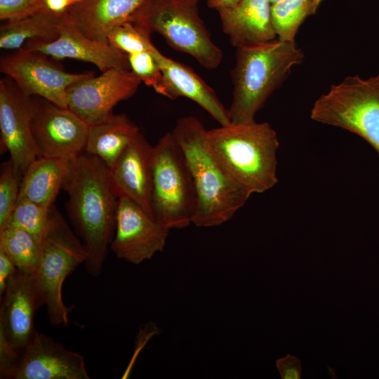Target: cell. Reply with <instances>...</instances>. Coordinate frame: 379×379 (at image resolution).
I'll use <instances>...</instances> for the list:
<instances>
[{
  "mask_svg": "<svg viewBox=\"0 0 379 379\" xmlns=\"http://www.w3.org/2000/svg\"><path fill=\"white\" fill-rule=\"evenodd\" d=\"M206 129L196 117L180 118L172 134L190 171L197 204L193 222L209 227L230 220L251 197L223 171L208 151Z\"/></svg>",
  "mask_w": 379,
  "mask_h": 379,
  "instance_id": "3957f363",
  "label": "cell"
},
{
  "mask_svg": "<svg viewBox=\"0 0 379 379\" xmlns=\"http://www.w3.org/2000/svg\"><path fill=\"white\" fill-rule=\"evenodd\" d=\"M51 208L29 200L20 199L5 227L21 228L42 241L48 226Z\"/></svg>",
  "mask_w": 379,
  "mask_h": 379,
  "instance_id": "484cf974",
  "label": "cell"
},
{
  "mask_svg": "<svg viewBox=\"0 0 379 379\" xmlns=\"http://www.w3.org/2000/svg\"><path fill=\"white\" fill-rule=\"evenodd\" d=\"M71 159L43 156L36 158L21 179L18 200L27 199L52 206L63 187Z\"/></svg>",
  "mask_w": 379,
  "mask_h": 379,
  "instance_id": "7402d4cb",
  "label": "cell"
},
{
  "mask_svg": "<svg viewBox=\"0 0 379 379\" xmlns=\"http://www.w3.org/2000/svg\"><path fill=\"white\" fill-rule=\"evenodd\" d=\"M48 57L21 48L1 58L0 70L25 95L38 96L58 106L67 107V88L94 73L67 72Z\"/></svg>",
  "mask_w": 379,
  "mask_h": 379,
  "instance_id": "9c48e42d",
  "label": "cell"
},
{
  "mask_svg": "<svg viewBox=\"0 0 379 379\" xmlns=\"http://www.w3.org/2000/svg\"><path fill=\"white\" fill-rule=\"evenodd\" d=\"M270 0H239L218 10L222 29L237 48L277 39Z\"/></svg>",
  "mask_w": 379,
  "mask_h": 379,
  "instance_id": "d6986e66",
  "label": "cell"
},
{
  "mask_svg": "<svg viewBox=\"0 0 379 379\" xmlns=\"http://www.w3.org/2000/svg\"><path fill=\"white\" fill-rule=\"evenodd\" d=\"M128 60L131 70L141 82L166 97L163 72L150 50L128 55Z\"/></svg>",
  "mask_w": 379,
  "mask_h": 379,
  "instance_id": "83f0119b",
  "label": "cell"
},
{
  "mask_svg": "<svg viewBox=\"0 0 379 379\" xmlns=\"http://www.w3.org/2000/svg\"><path fill=\"white\" fill-rule=\"evenodd\" d=\"M197 0H148L132 22L150 34L157 32L174 49L193 57L208 69L217 68L223 54L199 15Z\"/></svg>",
  "mask_w": 379,
  "mask_h": 379,
  "instance_id": "5b68a950",
  "label": "cell"
},
{
  "mask_svg": "<svg viewBox=\"0 0 379 379\" xmlns=\"http://www.w3.org/2000/svg\"><path fill=\"white\" fill-rule=\"evenodd\" d=\"M72 4L69 0H45L46 8L55 13L67 12Z\"/></svg>",
  "mask_w": 379,
  "mask_h": 379,
  "instance_id": "d6a6232c",
  "label": "cell"
},
{
  "mask_svg": "<svg viewBox=\"0 0 379 379\" xmlns=\"http://www.w3.org/2000/svg\"><path fill=\"white\" fill-rule=\"evenodd\" d=\"M69 1L74 4L79 3L83 0H69Z\"/></svg>",
  "mask_w": 379,
  "mask_h": 379,
  "instance_id": "e575fe53",
  "label": "cell"
},
{
  "mask_svg": "<svg viewBox=\"0 0 379 379\" xmlns=\"http://www.w3.org/2000/svg\"><path fill=\"white\" fill-rule=\"evenodd\" d=\"M303 51L295 41H270L237 48L231 77L233 86L231 123L255 121L256 113L279 87L292 68L301 64Z\"/></svg>",
  "mask_w": 379,
  "mask_h": 379,
  "instance_id": "277c9868",
  "label": "cell"
},
{
  "mask_svg": "<svg viewBox=\"0 0 379 379\" xmlns=\"http://www.w3.org/2000/svg\"><path fill=\"white\" fill-rule=\"evenodd\" d=\"M0 250L18 270L35 275L41 258V241L29 232L13 226L0 230Z\"/></svg>",
  "mask_w": 379,
  "mask_h": 379,
  "instance_id": "cb8c5ba5",
  "label": "cell"
},
{
  "mask_svg": "<svg viewBox=\"0 0 379 379\" xmlns=\"http://www.w3.org/2000/svg\"><path fill=\"white\" fill-rule=\"evenodd\" d=\"M62 188L68 194L69 215L88 253L86 270L99 276L114 238L118 204L108 167L85 152L70 160Z\"/></svg>",
  "mask_w": 379,
  "mask_h": 379,
  "instance_id": "6da1fadb",
  "label": "cell"
},
{
  "mask_svg": "<svg viewBox=\"0 0 379 379\" xmlns=\"http://www.w3.org/2000/svg\"><path fill=\"white\" fill-rule=\"evenodd\" d=\"M140 79L128 69L112 68L71 85L67 90V108L91 125L113 113L121 101L137 91Z\"/></svg>",
  "mask_w": 379,
  "mask_h": 379,
  "instance_id": "8fae6325",
  "label": "cell"
},
{
  "mask_svg": "<svg viewBox=\"0 0 379 379\" xmlns=\"http://www.w3.org/2000/svg\"><path fill=\"white\" fill-rule=\"evenodd\" d=\"M44 8H46L45 0H0V19L18 18Z\"/></svg>",
  "mask_w": 379,
  "mask_h": 379,
  "instance_id": "f546056e",
  "label": "cell"
},
{
  "mask_svg": "<svg viewBox=\"0 0 379 379\" xmlns=\"http://www.w3.org/2000/svg\"><path fill=\"white\" fill-rule=\"evenodd\" d=\"M18 271V268L7 255L0 250V296L6 288L9 279Z\"/></svg>",
  "mask_w": 379,
  "mask_h": 379,
  "instance_id": "1f68e13d",
  "label": "cell"
},
{
  "mask_svg": "<svg viewBox=\"0 0 379 379\" xmlns=\"http://www.w3.org/2000/svg\"><path fill=\"white\" fill-rule=\"evenodd\" d=\"M310 117L357 134L379 155V74L366 79L348 76L332 85L314 102Z\"/></svg>",
  "mask_w": 379,
  "mask_h": 379,
  "instance_id": "ba28073f",
  "label": "cell"
},
{
  "mask_svg": "<svg viewBox=\"0 0 379 379\" xmlns=\"http://www.w3.org/2000/svg\"><path fill=\"white\" fill-rule=\"evenodd\" d=\"M169 231L135 201L119 197L110 248L118 258L139 265L164 250Z\"/></svg>",
  "mask_w": 379,
  "mask_h": 379,
  "instance_id": "7c38bea8",
  "label": "cell"
},
{
  "mask_svg": "<svg viewBox=\"0 0 379 379\" xmlns=\"http://www.w3.org/2000/svg\"><path fill=\"white\" fill-rule=\"evenodd\" d=\"M205 142L223 171L250 196L277 183L279 140L270 124L230 122L207 130Z\"/></svg>",
  "mask_w": 379,
  "mask_h": 379,
  "instance_id": "7a4b0ae2",
  "label": "cell"
},
{
  "mask_svg": "<svg viewBox=\"0 0 379 379\" xmlns=\"http://www.w3.org/2000/svg\"><path fill=\"white\" fill-rule=\"evenodd\" d=\"M22 48L60 60L70 58L95 65L102 72L112 68L130 69L128 55L108 43L93 40L83 34L67 16L54 40L32 39Z\"/></svg>",
  "mask_w": 379,
  "mask_h": 379,
  "instance_id": "9a60e30c",
  "label": "cell"
},
{
  "mask_svg": "<svg viewBox=\"0 0 379 379\" xmlns=\"http://www.w3.org/2000/svg\"><path fill=\"white\" fill-rule=\"evenodd\" d=\"M152 207L154 217L170 230L193 222L197 204L184 154L171 132L153 147Z\"/></svg>",
  "mask_w": 379,
  "mask_h": 379,
  "instance_id": "8992f818",
  "label": "cell"
},
{
  "mask_svg": "<svg viewBox=\"0 0 379 379\" xmlns=\"http://www.w3.org/2000/svg\"><path fill=\"white\" fill-rule=\"evenodd\" d=\"M89 124L67 107L35 100L32 130L41 156L73 159L85 152Z\"/></svg>",
  "mask_w": 379,
  "mask_h": 379,
  "instance_id": "5bb4252c",
  "label": "cell"
},
{
  "mask_svg": "<svg viewBox=\"0 0 379 379\" xmlns=\"http://www.w3.org/2000/svg\"><path fill=\"white\" fill-rule=\"evenodd\" d=\"M150 51L163 72L166 98H187L202 107L221 126L230 123L228 109L198 74L187 66L165 56L154 45Z\"/></svg>",
  "mask_w": 379,
  "mask_h": 379,
  "instance_id": "ac0fdd59",
  "label": "cell"
},
{
  "mask_svg": "<svg viewBox=\"0 0 379 379\" xmlns=\"http://www.w3.org/2000/svg\"><path fill=\"white\" fill-rule=\"evenodd\" d=\"M67 11L55 13L44 8L32 14L3 21L0 27V48L18 50L32 39L52 41L59 36Z\"/></svg>",
  "mask_w": 379,
  "mask_h": 379,
  "instance_id": "603a6c76",
  "label": "cell"
},
{
  "mask_svg": "<svg viewBox=\"0 0 379 379\" xmlns=\"http://www.w3.org/2000/svg\"><path fill=\"white\" fill-rule=\"evenodd\" d=\"M153 147L140 133L108 168L109 184L116 197L133 200L152 215Z\"/></svg>",
  "mask_w": 379,
  "mask_h": 379,
  "instance_id": "e0dca14e",
  "label": "cell"
},
{
  "mask_svg": "<svg viewBox=\"0 0 379 379\" xmlns=\"http://www.w3.org/2000/svg\"><path fill=\"white\" fill-rule=\"evenodd\" d=\"M148 0H83L72 4L67 12L79 30L86 36L107 43L110 31L132 21Z\"/></svg>",
  "mask_w": 379,
  "mask_h": 379,
  "instance_id": "ffe728a7",
  "label": "cell"
},
{
  "mask_svg": "<svg viewBox=\"0 0 379 379\" xmlns=\"http://www.w3.org/2000/svg\"><path fill=\"white\" fill-rule=\"evenodd\" d=\"M324 0H280L272 4V23L277 38L295 41L296 34L307 18L314 15Z\"/></svg>",
  "mask_w": 379,
  "mask_h": 379,
  "instance_id": "d4e9b609",
  "label": "cell"
},
{
  "mask_svg": "<svg viewBox=\"0 0 379 379\" xmlns=\"http://www.w3.org/2000/svg\"><path fill=\"white\" fill-rule=\"evenodd\" d=\"M197 1H199V0H197Z\"/></svg>",
  "mask_w": 379,
  "mask_h": 379,
  "instance_id": "8d00e7d4",
  "label": "cell"
},
{
  "mask_svg": "<svg viewBox=\"0 0 379 379\" xmlns=\"http://www.w3.org/2000/svg\"><path fill=\"white\" fill-rule=\"evenodd\" d=\"M126 114L114 113L89 125L85 152L100 159L108 168L140 133Z\"/></svg>",
  "mask_w": 379,
  "mask_h": 379,
  "instance_id": "44dd1931",
  "label": "cell"
},
{
  "mask_svg": "<svg viewBox=\"0 0 379 379\" xmlns=\"http://www.w3.org/2000/svg\"><path fill=\"white\" fill-rule=\"evenodd\" d=\"M43 305L34 276L18 270L1 296L0 343L20 357L37 331L34 318Z\"/></svg>",
  "mask_w": 379,
  "mask_h": 379,
  "instance_id": "4fadbf2b",
  "label": "cell"
},
{
  "mask_svg": "<svg viewBox=\"0 0 379 379\" xmlns=\"http://www.w3.org/2000/svg\"><path fill=\"white\" fill-rule=\"evenodd\" d=\"M239 0H207L208 6L215 10L230 7L235 5Z\"/></svg>",
  "mask_w": 379,
  "mask_h": 379,
  "instance_id": "836d02e7",
  "label": "cell"
},
{
  "mask_svg": "<svg viewBox=\"0 0 379 379\" xmlns=\"http://www.w3.org/2000/svg\"><path fill=\"white\" fill-rule=\"evenodd\" d=\"M276 366L282 379H300L301 378L300 360L288 354L276 361Z\"/></svg>",
  "mask_w": 379,
  "mask_h": 379,
  "instance_id": "4dcf8cb0",
  "label": "cell"
},
{
  "mask_svg": "<svg viewBox=\"0 0 379 379\" xmlns=\"http://www.w3.org/2000/svg\"><path fill=\"white\" fill-rule=\"evenodd\" d=\"M279 1H280V0H270V3H271L272 4H274V3H277V2Z\"/></svg>",
  "mask_w": 379,
  "mask_h": 379,
  "instance_id": "d590c367",
  "label": "cell"
},
{
  "mask_svg": "<svg viewBox=\"0 0 379 379\" xmlns=\"http://www.w3.org/2000/svg\"><path fill=\"white\" fill-rule=\"evenodd\" d=\"M13 379H88L84 357L36 332L21 355Z\"/></svg>",
  "mask_w": 379,
  "mask_h": 379,
  "instance_id": "2e32d148",
  "label": "cell"
},
{
  "mask_svg": "<svg viewBox=\"0 0 379 379\" xmlns=\"http://www.w3.org/2000/svg\"><path fill=\"white\" fill-rule=\"evenodd\" d=\"M88 258L86 249L53 205L46 230L41 241L39 265L34 276L52 326L68 325L72 308L62 300V284Z\"/></svg>",
  "mask_w": 379,
  "mask_h": 379,
  "instance_id": "52a82bcc",
  "label": "cell"
},
{
  "mask_svg": "<svg viewBox=\"0 0 379 379\" xmlns=\"http://www.w3.org/2000/svg\"><path fill=\"white\" fill-rule=\"evenodd\" d=\"M20 181L11 160L2 164L0 175V230L6 225L19 198Z\"/></svg>",
  "mask_w": 379,
  "mask_h": 379,
  "instance_id": "f1b7e54d",
  "label": "cell"
},
{
  "mask_svg": "<svg viewBox=\"0 0 379 379\" xmlns=\"http://www.w3.org/2000/svg\"><path fill=\"white\" fill-rule=\"evenodd\" d=\"M107 41L112 46L127 55L149 51L153 46L150 33L132 21L114 27L107 35Z\"/></svg>",
  "mask_w": 379,
  "mask_h": 379,
  "instance_id": "4316f807",
  "label": "cell"
},
{
  "mask_svg": "<svg viewBox=\"0 0 379 379\" xmlns=\"http://www.w3.org/2000/svg\"><path fill=\"white\" fill-rule=\"evenodd\" d=\"M35 100L23 93L9 78L0 80V132L1 152L7 151L20 181L40 152L32 130Z\"/></svg>",
  "mask_w": 379,
  "mask_h": 379,
  "instance_id": "30bf717a",
  "label": "cell"
}]
</instances>
